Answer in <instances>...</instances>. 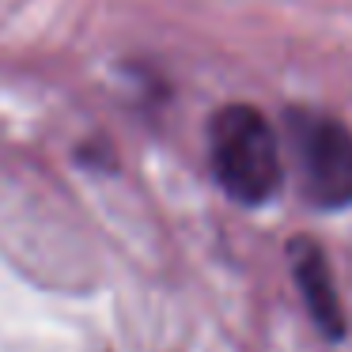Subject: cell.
<instances>
[{
  "label": "cell",
  "instance_id": "cell-1",
  "mask_svg": "<svg viewBox=\"0 0 352 352\" xmlns=\"http://www.w3.org/2000/svg\"><path fill=\"white\" fill-rule=\"evenodd\" d=\"M216 182L239 205H265L280 186V140L254 107H223L208 125Z\"/></svg>",
  "mask_w": 352,
  "mask_h": 352
},
{
  "label": "cell",
  "instance_id": "cell-2",
  "mask_svg": "<svg viewBox=\"0 0 352 352\" xmlns=\"http://www.w3.org/2000/svg\"><path fill=\"white\" fill-rule=\"evenodd\" d=\"M296 155L303 193L318 208L352 205V129L322 114L296 118Z\"/></svg>",
  "mask_w": 352,
  "mask_h": 352
},
{
  "label": "cell",
  "instance_id": "cell-3",
  "mask_svg": "<svg viewBox=\"0 0 352 352\" xmlns=\"http://www.w3.org/2000/svg\"><path fill=\"white\" fill-rule=\"evenodd\" d=\"M292 265H296V280H299V292H303V303L311 311V318L318 322V329L326 337H341L344 333V311H341V299H337V288H333V273L326 265V254L314 243L299 239V243H292Z\"/></svg>",
  "mask_w": 352,
  "mask_h": 352
}]
</instances>
